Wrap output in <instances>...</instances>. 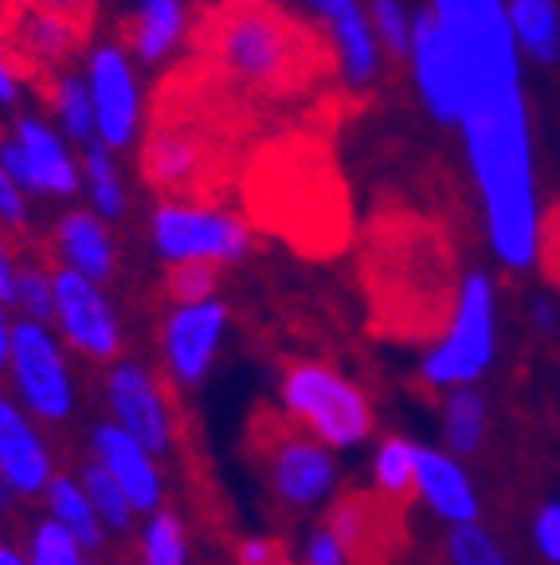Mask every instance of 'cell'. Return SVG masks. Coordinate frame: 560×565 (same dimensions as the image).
<instances>
[{
    "mask_svg": "<svg viewBox=\"0 0 560 565\" xmlns=\"http://www.w3.org/2000/svg\"><path fill=\"white\" fill-rule=\"evenodd\" d=\"M279 401L282 416L330 451L360 448L365 440H373V428H377V413L365 388L314 358L290 362L282 370Z\"/></svg>",
    "mask_w": 560,
    "mask_h": 565,
    "instance_id": "obj_4",
    "label": "cell"
},
{
    "mask_svg": "<svg viewBox=\"0 0 560 565\" xmlns=\"http://www.w3.org/2000/svg\"><path fill=\"white\" fill-rule=\"evenodd\" d=\"M416 451L420 444L408 436H385L373 451V483L385 499L416 494Z\"/></svg>",
    "mask_w": 560,
    "mask_h": 565,
    "instance_id": "obj_28",
    "label": "cell"
},
{
    "mask_svg": "<svg viewBox=\"0 0 560 565\" xmlns=\"http://www.w3.org/2000/svg\"><path fill=\"white\" fill-rule=\"evenodd\" d=\"M103 397L106 408H110V420L122 433H130L141 448H149L158 459L173 448V436H176L173 401H169L165 385H161V377L149 365L118 358L106 370Z\"/></svg>",
    "mask_w": 560,
    "mask_h": 565,
    "instance_id": "obj_10",
    "label": "cell"
},
{
    "mask_svg": "<svg viewBox=\"0 0 560 565\" xmlns=\"http://www.w3.org/2000/svg\"><path fill=\"white\" fill-rule=\"evenodd\" d=\"M408 71H412L416 95H420L431 122L455 126L459 98H463L459 60H455V47H451V35H446L443 24L431 17V9L416 12L412 47H408Z\"/></svg>",
    "mask_w": 560,
    "mask_h": 565,
    "instance_id": "obj_13",
    "label": "cell"
},
{
    "mask_svg": "<svg viewBox=\"0 0 560 565\" xmlns=\"http://www.w3.org/2000/svg\"><path fill=\"white\" fill-rule=\"evenodd\" d=\"M204 146L181 126H161L141 146V173L161 193H184L201 181Z\"/></svg>",
    "mask_w": 560,
    "mask_h": 565,
    "instance_id": "obj_19",
    "label": "cell"
},
{
    "mask_svg": "<svg viewBox=\"0 0 560 565\" xmlns=\"http://www.w3.org/2000/svg\"><path fill=\"white\" fill-rule=\"evenodd\" d=\"M12 310L28 322H55V267L47 271L44 264H24L12 295Z\"/></svg>",
    "mask_w": 560,
    "mask_h": 565,
    "instance_id": "obj_30",
    "label": "cell"
},
{
    "mask_svg": "<svg viewBox=\"0 0 560 565\" xmlns=\"http://www.w3.org/2000/svg\"><path fill=\"white\" fill-rule=\"evenodd\" d=\"M90 459H98L118 479V487L126 491L138 519L165 511V476L158 468V456L149 448H141L115 420L98 424L95 433H90Z\"/></svg>",
    "mask_w": 560,
    "mask_h": 565,
    "instance_id": "obj_16",
    "label": "cell"
},
{
    "mask_svg": "<svg viewBox=\"0 0 560 565\" xmlns=\"http://www.w3.org/2000/svg\"><path fill=\"white\" fill-rule=\"evenodd\" d=\"M55 334L71 353L87 362L115 365L122 353V322L115 302L106 299L103 282L55 267Z\"/></svg>",
    "mask_w": 560,
    "mask_h": 565,
    "instance_id": "obj_9",
    "label": "cell"
},
{
    "mask_svg": "<svg viewBox=\"0 0 560 565\" xmlns=\"http://www.w3.org/2000/svg\"><path fill=\"white\" fill-rule=\"evenodd\" d=\"M459 60V138L466 150L482 232L506 271L541 267L545 212L537 181L526 60L506 20V0H428Z\"/></svg>",
    "mask_w": 560,
    "mask_h": 565,
    "instance_id": "obj_1",
    "label": "cell"
},
{
    "mask_svg": "<svg viewBox=\"0 0 560 565\" xmlns=\"http://www.w3.org/2000/svg\"><path fill=\"white\" fill-rule=\"evenodd\" d=\"M446 565H509V554L482 522L446 530Z\"/></svg>",
    "mask_w": 560,
    "mask_h": 565,
    "instance_id": "obj_31",
    "label": "cell"
},
{
    "mask_svg": "<svg viewBox=\"0 0 560 565\" xmlns=\"http://www.w3.org/2000/svg\"><path fill=\"white\" fill-rule=\"evenodd\" d=\"M12 330H17V318H12V315H9V307H4V302H0V373H9Z\"/></svg>",
    "mask_w": 560,
    "mask_h": 565,
    "instance_id": "obj_43",
    "label": "cell"
},
{
    "mask_svg": "<svg viewBox=\"0 0 560 565\" xmlns=\"http://www.w3.org/2000/svg\"><path fill=\"white\" fill-rule=\"evenodd\" d=\"M0 166L28 196L40 201H71L83 193V166L75 146L55 130L52 118L35 110L12 118L9 134L0 138Z\"/></svg>",
    "mask_w": 560,
    "mask_h": 565,
    "instance_id": "obj_7",
    "label": "cell"
},
{
    "mask_svg": "<svg viewBox=\"0 0 560 565\" xmlns=\"http://www.w3.org/2000/svg\"><path fill=\"white\" fill-rule=\"evenodd\" d=\"M541 267L549 271V279L560 287V212H552L545 221V247H541Z\"/></svg>",
    "mask_w": 560,
    "mask_h": 565,
    "instance_id": "obj_40",
    "label": "cell"
},
{
    "mask_svg": "<svg viewBox=\"0 0 560 565\" xmlns=\"http://www.w3.org/2000/svg\"><path fill=\"white\" fill-rule=\"evenodd\" d=\"M149 247L169 267L212 264L231 267L251 256V228L231 209L165 196L149 212Z\"/></svg>",
    "mask_w": 560,
    "mask_h": 565,
    "instance_id": "obj_5",
    "label": "cell"
},
{
    "mask_svg": "<svg viewBox=\"0 0 560 565\" xmlns=\"http://www.w3.org/2000/svg\"><path fill=\"white\" fill-rule=\"evenodd\" d=\"M35 9H47V12H60V17L79 20L83 9H87V0H32Z\"/></svg>",
    "mask_w": 560,
    "mask_h": 565,
    "instance_id": "obj_44",
    "label": "cell"
},
{
    "mask_svg": "<svg viewBox=\"0 0 560 565\" xmlns=\"http://www.w3.org/2000/svg\"><path fill=\"white\" fill-rule=\"evenodd\" d=\"M44 507H47V519L67 530L71 539L83 546V554H98L106 546V526L98 522L95 507H90V494L79 483V476L60 471L52 479V487L44 491Z\"/></svg>",
    "mask_w": 560,
    "mask_h": 565,
    "instance_id": "obj_23",
    "label": "cell"
},
{
    "mask_svg": "<svg viewBox=\"0 0 560 565\" xmlns=\"http://www.w3.org/2000/svg\"><path fill=\"white\" fill-rule=\"evenodd\" d=\"M310 12L325 24L330 32L333 55H337V71L353 90L377 87L385 75V47H380L373 20L360 0H302Z\"/></svg>",
    "mask_w": 560,
    "mask_h": 565,
    "instance_id": "obj_15",
    "label": "cell"
},
{
    "mask_svg": "<svg viewBox=\"0 0 560 565\" xmlns=\"http://www.w3.org/2000/svg\"><path fill=\"white\" fill-rule=\"evenodd\" d=\"M368 20H373V32H377L380 47L388 55L408 60V47H412V32H416V12L403 0H373L368 4Z\"/></svg>",
    "mask_w": 560,
    "mask_h": 565,
    "instance_id": "obj_33",
    "label": "cell"
},
{
    "mask_svg": "<svg viewBox=\"0 0 560 565\" xmlns=\"http://www.w3.org/2000/svg\"><path fill=\"white\" fill-rule=\"evenodd\" d=\"M83 166V196H87V209L95 212L98 221L118 224L130 212V189H126L122 166H118V153H110L106 146H87L79 150Z\"/></svg>",
    "mask_w": 560,
    "mask_h": 565,
    "instance_id": "obj_25",
    "label": "cell"
},
{
    "mask_svg": "<svg viewBox=\"0 0 560 565\" xmlns=\"http://www.w3.org/2000/svg\"><path fill=\"white\" fill-rule=\"evenodd\" d=\"M529 539L545 565H560V499L537 507L534 522H529Z\"/></svg>",
    "mask_w": 560,
    "mask_h": 565,
    "instance_id": "obj_35",
    "label": "cell"
},
{
    "mask_svg": "<svg viewBox=\"0 0 560 565\" xmlns=\"http://www.w3.org/2000/svg\"><path fill=\"white\" fill-rule=\"evenodd\" d=\"M17 499H20V494H17V491H12V487H9V483H4V479H0V511H9V507H12V503H17Z\"/></svg>",
    "mask_w": 560,
    "mask_h": 565,
    "instance_id": "obj_46",
    "label": "cell"
},
{
    "mask_svg": "<svg viewBox=\"0 0 560 565\" xmlns=\"http://www.w3.org/2000/svg\"><path fill=\"white\" fill-rule=\"evenodd\" d=\"M28 565H87V554L75 539H71L67 530L55 526L52 519H40L28 534V546H24Z\"/></svg>",
    "mask_w": 560,
    "mask_h": 565,
    "instance_id": "obj_32",
    "label": "cell"
},
{
    "mask_svg": "<svg viewBox=\"0 0 560 565\" xmlns=\"http://www.w3.org/2000/svg\"><path fill=\"white\" fill-rule=\"evenodd\" d=\"M228 338V307L219 299L173 307L161 322V358L173 385L193 388L208 377L219 345Z\"/></svg>",
    "mask_w": 560,
    "mask_h": 565,
    "instance_id": "obj_12",
    "label": "cell"
},
{
    "mask_svg": "<svg viewBox=\"0 0 560 565\" xmlns=\"http://www.w3.org/2000/svg\"><path fill=\"white\" fill-rule=\"evenodd\" d=\"M52 252L63 271H75L90 282H110L118 271V244L110 224L90 209H67L52 228Z\"/></svg>",
    "mask_w": 560,
    "mask_h": 565,
    "instance_id": "obj_18",
    "label": "cell"
},
{
    "mask_svg": "<svg viewBox=\"0 0 560 565\" xmlns=\"http://www.w3.org/2000/svg\"><path fill=\"white\" fill-rule=\"evenodd\" d=\"M506 20L521 60L537 67L560 63V0H506Z\"/></svg>",
    "mask_w": 560,
    "mask_h": 565,
    "instance_id": "obj_22",
    "label": "cell"
},
{
    "mask_svg": "<svg viewBox=\"0 0 560 565\" xmlns=\"http://www.w3.org/2000/svg\"><path fill=\"white\" fill-rule=\"evenodd\" d=\"M138 565H189V530L173 511H158L141 522Z\"/></svg>",
    "mask_w": 560,
    "mask_h": 565,
    "instance_id": "obj_29",
    "label": "cell"
},
{
    "mask_svg": "<svg viewBox=\"0 0 560 565\" xmlns=\"http://www.w3.org/2000/svg\"><path fill=\"white\" fill-rule=\"evenodd\" d=\"M79 483L87 487L90 494V507H95L98 522L106 526V534H130L133 522H138V511L130 507L126 491L118 487V479L98 463V459H83L79 468Z\"/></svg>",
    "mask_w": 560,
    "mask_h": 565,
    "instance_id": "obj_27",
    "label": "cell"
},
{
    "mask_svg": "<svg viewBox=\"0 0 560 565\" xmlns=\"http://www.w3.org/2000/svg\"><path fill=\"white\" fill-rule=\"evenodd\" d=\"M20 98V71L17 60L4 44H0V106H12Z\"/></svg>",
    "mask_w": 560,
    "mask_h": 565,
    "instance_id": "obj_42",
    "label": "cell"
},
{
    "mask_svg": "<svg viewBox=\"0 0 560 565\" xmlns=\"http://www.w3.org/2000/svg\"><path fill=\"white\" fill-rule=\"evenodd\" d=\"M47 110H52V122L71 146H95L98 126H95V103H90V87L83 75L75 71H55L52 83H47Z\"/></svg>",
    "mask_w": 560,
    "mask_h": 565,
    "instance_id": "obj_26",
    "label": "cell"
},
{
    "mask_svg": "<svg viewBox=\"0 0 560 565\" xmlns=\"http://www.w3.org/2000/svg\"><path fill=\"white\" fill-rule=\"evenodd\" d=\"M302 565H349V550L345 542L333 534V526H314L306 539V550H302Z\"/></svg>",
    "mask_w": 560,
    "mask_h": 565,
    "instance_id": "obj_37",
    "label": "cell"
},
{
    "mask_svg": "<svg viewBox=\"0 0 560 565\" xmlns=\"http://www.w3.org/2000/svg\"><path fill=\"white\" fill-rule=\"evenodd\" d=\"M32 224V196L0 166V232H28Z\"/></svg>",
    "mask_w": 560,
    "mask_h": 565,
    "instance_id": "obj_36",
    "label": "cell"
},
{
    "mask_svg": "<svg viewBox=\"0 0 560 565\" xmlns=\"http://www.w3.org/2000/svg\"><path fill=\"white\" fill-rule=\"evenodd\" d=\"M236 562L239 565H298L294 557L287 554V546H282L279 539H271V534H247L236 546Z\"/></svg>",
    "mask_w": 560,
    "mask_h": 565,
    "instance_id": "obj_38",
    "label": "cell"
},
{
    "mask_svg": "<svg viewBox=\"0 0 560 565\" xmlns=\"http://www.w3.org/2000/svg\"><path fill=\"white\" fill-rule=\"evenodd\" d=\"M12 397L40 424H67L79 408V388L71 373V350L47 322L17 318L9 353Z\"/></svg>",
    "mask_w": 560,
    "mask_h": 565,
    "instance_id": "obj_6",
    "label": "cell"
},
{
    "mask_svg": "<svg viewBox=\"0 0 560 565\" xmlns=\"http://www.w3.org/2000/svg\"><path fill=\"white\" fill-rule=\"evenodd\" d=\"M83 79L95 103L98 146L110 153H126L141 134V79L133 55L122 44H98L87 55Z\"/></svg>",
    "mask_w": 560,
    "mask_h": 565,
    "instance_id": "obj_11",
    "label": "cell"
},
{
    "mask_svg": "<svg viewBox=\"0 0 560 565\" xmlns=\"http://www.w3.org/2000/svg\"><path fill=\"white\" fill-rule=\"evenodd\" d=\"M529 318H534L537 334H545V338L560 334V302L549 299V295H537V299L529 302Z\"/></svg>",
    "mask_w": 560,
    "mask_h": 565,
    "instance_id": "obj_41",
    "label": "cell"
},
{
    "mask_svg": "<svg viewBox=\"0 0 560 565\" xmlns=\"http://www.w3.org/2000/svg\"><path fill=\"white\" fill-rule=\"evenodd\" d=\"M491 433V405L482 397L478 388H451L443 393V405H439V436L451 456L466 459L486 444Z\"/></svg>",
    "mask_w": 560,
    "mask_h": 565,
    "instance_id": "obj_24",
    "label": "cell"
},
{
    "mask_svg": "<svg viewBox=\"0 0 560 565\" xmlns=\"http://www.w3.org/2000/svg\"><path fill=\"white\" fill-rule=\"evenodd\" d=\"M502 342V299L486 271H466L455 287V302L446 327L423 350V385L451 393V388H478V381L494 370Z\"/></svg>",
    "mask_w": 560,
    "mask_h": 565,
    "instance_id": "obj_3",
    "label": "cell"
},
{
    "mask_svg": "<svg viewBox=\"0 0 560 565\" xmlns=\"http://www.w3.org/2000/svg\"><path fill=\"white\" fill-rule=\"evenodd\" d=\"M79 47V20L28 4L24 17L12 24V60H28L35 67H55L71 60Z\"/></svg>",
    "mask_w": 560,
    "mask_h": 565,
    "instance_id": "obj_20",
    "label": "cell"
},
{
    "mask_svg": "<svg viewBox=\"0 0 560 565\" xmlns=\"http://www.w3.org/2000/svg\"><path fill=\"white\" fill-rule=\"evenodd\" d=\"M55 456L44 436V424L28 416L17 397L0 393V479L20 494V499H44L52 487Z\"/></svg>",
    "mask_w": 560,
    "mask_h": 565,
    "instance_id": "obj_14",
    "label": "cell"
},
{
    "mask_svg": "<svg viewBox=\"0 0 560 565\" xmlns=\"http://www.w3.org/2000/svg\"><path fill=\"white\" fill-rule=\"evenodd\" d=\"M0 565H28L24 550L12 546V542H0Z\"/></svg>",
    "mask_w": 560,
    "mask_h": 565,
    "instance_id": "obj_45",
    "label": "cell"
},
{
    "mask_svg": "<svg viewBox=\"0 0 560 565\" xmlns=\"http://www.w3.org/2000/svg\"><path fill=\"white\" fill-rule=\"evenodd\" d=\"M189 32L184 0H133L130 17V55L146 67L165 63Z\"/></svg>",
    "mask_w": 560,
    "mask_h": 565,
    "instance_id": "obj_21",
    "label": "cell"
},
{
    "mask_svg": "<svg viewBox=\"0 0 560 565\" xmlns=\"http://www.w3.org/2000/svg\"><path fill=\"white\" fill-rule=\"evenodd\" d=\"M310 47V35L267 0H231L212 20V60L239 87H290L306 71Z\"/></svg>",
    "mask_w": 560,
    "mask_h": 565,
    "instance_id": "obj_2",
    "label": "cell"
},
{
    "mask_svg": "<svg viewBox=\"0 0 560 565\" xmlns=\"http://www.w3.org/2000/svg\"><path fill=\"white\" fill-rule=\"evenodd\" d=\"M20 259L12 252V239L9 232H0V302L12 310V295H17V279H20Z\"/></svg>",
    "mask_w": 560,
    "mask_h": 565,
    "instance_id": "obj_39",
    "label": "cell"
},
{
    "mask_svg": "<svg viewBox=\"0 0 560 565\" xmlns=\"http://www.w3.org/2000/svg\"><path fill=\"white\" fill-rule=\"evenodd\" d=\"M416 499L451 526H471L482 514V499L474 476L466 471V463L459 456H451L446 448H428L420 444L416 451Z\"/></svg>",
    "mask_w": 560,
    "mask_h": 565,
    "instance_id": "obj_17",
    "label": "cell"
},
{
    "mask_svg": "<svg viewBox=\"0 0 560 565\" xmlns=\"http://www.w3.org/2000/svg\"><path fill=\"white\" fill-rule=\"evenodd\" d=\"M219 287V267L212 264H181L169 267L165 291L173 307H193V302H212Z\"/></svg>",
    "mask_w": 560,
    "mask_h": 565,
    "instance_id": "obj_34",
    "label": "cell"
},
{
    "mask_svg": "<svg viewBox=\"0 0 560 565\" xmlns=\"http://www.w3.org/2000/svg\"><path fill=\"white\" fill-rule=\"evenodd\" d=\"M255 459H259V471H263L274 499L282 507H294V511H310V507L325 503L330 491L337 487L333 451L302 428H294L287 416L274 420L267 433H259Z\"/></svg>",
    "mask_w": 560,
    "mask_h": 565,
    "instance_id": "obj_8",
    "label": "cell"
}]
</instances>
